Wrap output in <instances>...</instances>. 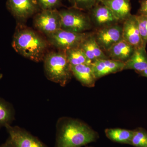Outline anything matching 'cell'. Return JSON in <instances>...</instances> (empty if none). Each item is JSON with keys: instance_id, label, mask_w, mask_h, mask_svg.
Instances as JSON below:
<instances>
[{"instance_id": "obj_1", "label": "cell", "mask_w": 147, "mask_h": 147, "mask_svg": "<svg viewBox=\"0 0 147 147\" xmlns=\"http://www.w3.org/2000/svg\"><path fill=\"white\" fill-rule=\"evenodd\" d=\"M98 134L84 122L68 117L58 119L55 147H82L95 142Z\"/></svg>"}, {"instance_id": "obj_2", "label": "cell", "mask_w": 147, "mask_h": 147, "mask_svg": "<svg viewBox=\"0 0 147 147\" xmlns=\"http://www.w3.org/2000/svg\"><path fill=\"white\" fill-rule=\"evenodd\" d=\"M48 45L47 40L34 30L25 27L17 29L12 43L16 53L35 62L43 61Z\"/></svg>"}, {"instance_id": "obj_3", "label": "cell", "mask_w": 147, "mask_h": 147, "mask_svg": "<svg viewBox=\"0 0 147 147\" xmlns=\"http://www.w3.org/2000/svg\"><path fill=\"white\" fill-rule=\"evenodd\" d=\"M45 75L51 82L65 86L73 76L71 66L64 52L59 51L47 53L43 61Z\"/></svg>"}, {"instance_id": "obj_4", "label": "cell", "mask_w": 147, "mask_h": 147, "mask_svg": "<svg viewBox=\"0 0 147 147\" xmlns=\"http://www.w3.org/2000/svg\"><path fill=\"white\" fill-rule=\"evenodd\" d=\"M61 29L73 32L85 33L91 28L92 24L89 15L72 7L59 11Z\"/></svg>"}, {"instance_id": "obj_5", "label": "cell", "mask_w": 147, "mask_h": 147, "mask_svg": "<svg viewBox=\"0 0 147 147\" xmlns=\"http://www.w3.org/2000/svg\"><path fill=\"white\" fill-rule=\"evenodd\" d=\"M89 34L73 32L61 29L53 34L47 36L48 43L59 51L67 50L79 47Z\"/></svg>"}, {"instance_id": "obj_6", "label": "cell", "mask_w": 147, "mask_h": 147, "mask_svg": "<svg viewBox=\"0 0 147 147\" xmlns=\"http://www.w3.org/2000/svg\"><path fill=\"white\" fill-rule=\"evenodd\" d=\"M34 26L46 36L61 29L59 11L57 9L41 10L36 13L34 19Z\"/></svg>"}, {"instance_id": "obj_7", "label": "cell", "mask_w": 147, "mask_h": 147, "mask_svg": "<svg viewBox=\"0 0 147 147\" xmlns=\"http://www.w3.org/2000/svg\"><path fill=\"white\" fill-rule=\"evenodd\" d=\"M13 147H48L24 129L8 125L5 126Z\"/></svg>"}, {"instance_id": "obj_8", "label": "cell", "mask_w": 147, "mask_h": 147, "mask_svg": "<svg viewBox=\"0 0 147 147\" xmlns=\"http://www.w3.org/2000/svg\"><path fill=\"white\" fill-rule=\"evenodd\" d=\"M94 36L99 47L107 52L123 39L122 25L117 24L98 29Z\"/></svg>"}, {"instance_id": "obj_9", "label": "cell", "mask_w": 147, "mask_h": 147, "mask_svg": "<svg viewBox=\"0 0 147 147\" xmlns=\"http://www.w3.org/2000/svg\"><path fill=\"white\" fill-rule=\"evenodd\" d=\"M7 5L13 16L21 21L27 20L40 9L36 0H7Z\"/></svg>"}, {"instance_id": "obj_10", "label": "cell", "mask_w": 147, "mask_h": 147, "mask_svg": "<svg viewBox=\"0 0 147 147\" xmlns=\"http://www.w3.org/2000/svg\"><path fill=\"white\" fill-rule=\"evenodd\" d=\"M92 24L98 29L118 24V20L106 6L98 3L90 10Z\"/></svg>"}, {"instance_id": "obj_11", "label": "cell", "mask_w": 147, "mask_h": 147, "mask_svg": "<svg viewBox=\"0 0 147 147\" xmlns=\"http://www.w3.org/2000/svg\"><path fill=\"white\" fill-rule=\"evenodd\" d=\"M122 37L135 49L143 47L136 15L131 14L123 21Z\"/></svg>"}, {"instance_id": "obj_12", "label": "cell", "mask_w": 147, "mask_h": 147, "mask_svg": "<svg viewBox=\"0 0 147 147\" xmlns=\"http://www.w3.org/2000/svg\"><path fill=\"white\" fill-rule=\"evenodd\" d=\"M91 65L95 76L98 79L108 74L123 70L124 63L108 58L93 62Z\"/></svg>"}, {"instance_id": "obj_13", "label": "cell", "mask_w": 147, "mask_h": 147, "mask_svg": "<svg viewBox=\"0 0 147 147\" xmlns=\"http://www.w3.org/2000/svg\"><path fill=\"white\" fill-rule=\"evenodd\" d=\"M100 3L111 11L119 22L123 21L131 14L130 0H101Z\"/></svg>"}, {"instance_id": "obj_14", "label": "cell", "mask_w": 147, "mask_h": 147, "mask_svg": "<svg viewBox=\"0 0 147 147\" xmlns=\"http://www.w3.org/2000/svg\"><path fill=\"white\" fill-rule=\"evenodd\" d=\"M135 48L122 39L113 45L107 52L109 59L125 63L134 53Z\"/></svg>"}, {"instance_id": "obj_15", "label": "cell", "mask_w": 147, "mask_h": 147, "mask_svg": "<svg viewBox=\"0 0 147 147\" xmlns=\"http://www.w3.org/2000/svg\"><path fill=\"white\" fill-rule=\"evenodd\" d=\"M71 70L72 75L85 87L92 88L95 86L97 79L90 64H82L72 66Z\"/></svg>"}, {"instance_id": "obj_16", "label": "cell", "mask_w": 147, "mask_h": 147, "mask_svg": "<svg viewBox=\"0 0 147 147\" xmlns=\"http://www.w3.org/2000/svg\"><path fill=\"white\" fill-rule=\"evenodd\" d=\"M79 47L83 50L92 63L97 60L108 58L98 44L94 34H89L81 43Z\"/></svg>"}, {"instance_id": "obj_17", "label": "cell", "mask_w": 147, "mask_h": 147, "mask_svg": "<svg viewBox=\"0 0 147 147\" xmlns=\"http://www.w3.org/2000/svg\"><path fill=\"white\" fill-rule=\"evenodd\" d=\"M147 68V53L146 47L135 49L128 60L124 63L123 70L132 69L140 72Z\"/></svg>"}, {"instance_id": "obj_18", "label": "cell", "mask_w": 147, "mask_h": 147, "mask_svg": "<svg viewBox=\"0 0 147 147\" xmlns=\"http://www.w3.org/2000/svg\"><path fill=\"white\" fill-rule=\"evenodd\" d=\"M105 132L107 138L113 142L130 145L134 130L121 128H108L105 129Z\"/></svg>"}, {"instance_id": "obj_19", "label": "cell", "mask_w": 147, "mask_h": 147, "mask_svg": "<svg viewBox=\"0 0 147 147\" xmlns=\"http://www.w3.org/2000/svg\"><path fill=\"white\" fill-rule=\"evenodd\" d=\"M15 118V110L9 102L0 98V128L11 125Z\"/></svg>"}, {"instance_id": "obj_20", "label": "cell", "mask_w": 147, "mask_h": 147, "mask_svg": "<svg viewBox=\"0 0 147 147\" xmlns=\"http://www.w3.org/2000/svg\"><path fill=\"white\" fill-rule=\"evenodd\" d=\"M64 53L71 66L86 64H90L92 63L83 50L79 47L67 50Z\"/></svg>"}, {"instance_id": "obj_21", "label": "cell", "mask_w": 147, "mask_h": 147, "mask_svg": "<svg viewBox=\"0 0 147 147\" xmlns=\"http://www.w3.org/2000/svg\"><path fill=\"white\" fill-rule=\"evenodd\" d=\"M134 147H147V131L142 127L134 130L131 144Z\"/></svg>"}, {"instance_id": "obj_22", "label": "cell", "mask_w": 147, "mask_h": 147, "mask_svg": "<svg viewBox=\"0 0 147 147\" xmlns=\"http://www.w3.org/2000/svg\"><path fill=\"white\" fill-rule=\"evenodd\" d=\"M143 46L146 47L147 44V16L136 15Z\"/></svg>"}, {"instance_id": "obj_23", "label": "cell", "mask_w": 147, "mask_h": 147, "mask_svg": "<svg viewBox=\"0 0 147 147\" xmlns=\"http://www.w3.org/2000/svg\"><path fill=\"white\" fill-rule=\"evenodd\" d=\"M100 3L99 0H71L72 7L82 11H90Z\"/></svg>"}, {"instance_id": "obj_24", "label": "cell", "mask_w": 147, "mask_h": 147, "mask_svg": "<svg viewBox=\"0 0 147 147\" xmlns=\"http://www.w3.org/2000/svg\"><path fill=\"white\" fill-rule=\"evenodd\" d=\"M41 10L57 9L61 5V0H36Z\"/></svg>"}, {"instance_id": "obj_25", "label": "cell", "mask_w": 147, "mask_h": 147, "mask_svg": "<svg viewBox=\"0 0 147 147\" xmlns=\"http://www.w3.org/2000/svg\"><path fill=\"white\" fill-rule=\"evenodd\" d=\"M140 7L137 15L147 16V0H140Z\"/></svg>"}, {"instance_id": "obj_26", "label": "cell", "mask_w": 147, "mask_h": 147, "mask_svg": "<svg viewBox=\"0 0 147 147\" xmlns=\"http://www.w3.org/2000/svg\"><path fill=\"white\" fill-rule=\"evenodd\" d=\"M0 147H13V146L11 142L10 139L8 138L4 144L0 146Z\"/></svg>"}, {"instance_id": "obj_27", "label": "cell", "mask_w": 147, "mask_h": 147, "mask_svg": "<svg viewBox=\"0 0 147 147\" xmlns=\"http://www.w3.org/2000/svg\"><path fill=\"white\" fill-rule=\"evenodd\" d=\"M140 76H143V77H146L147 78V68L145 70H143L140 72H137Z\"/></svg>"}, {"instance_id": "obj_28", "label": "cell", "mask_w": 147, "mask_h": 147, "mask_svg": "<svg viewBox=\"0 0 147 147\" xmlns=\"http://www.w3.org/2000/svg\"><path fill=\"white\" fill-rule=\"evenodd\" d=\"M67 1L71 3V0H67Z\"/></svg>"}, {"instance_id": "obj_29", "label": "cell", "mask_w": 147, "mask_h": 147, "mask_svg": "<svg viewBox=\"0 0 147 147\" xmlns=\"http://www.w3.org/2000/svg\"><path fill=\"white\" fill-rule=\"evenodd\" d=\"M100 1H101V0H99V2H100Z\"/></svg>"}, {"instance_id": "obj_30", "label": "cell", "mask_w": 147, "mask_h": 147, "mask_svg": "<svg viewBox=\"0 0 147 147\" xmlns=\"http://www.w3.org/2000/svg\"></svg>"}]
</instances>
